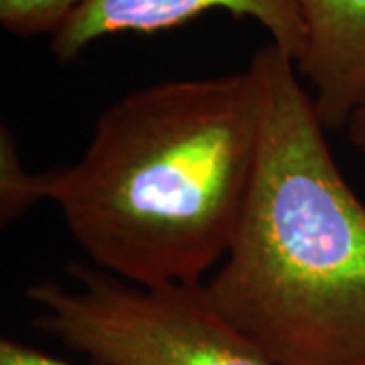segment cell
Listing matches in <instances>:
<instances>
[{
	"instance_id": "1",
	"label": "cell",
	"mask_w": 365,
	"mask_h": 365,
	"mask_svg": "<svg viewBox=\"0 0 365 365\" xmlns=\"http://www.w3.org/2000/svg\"><path fill=\"white\" fill-rule=\"evenodd\" d=\"M266 114L260 71L170 79L108 106L78 163L37 173L102 272L143 288L203 284L248 201Z\"/></svg>"
},
{
	"instance_id": "2",
	"label": "cell",
	"mask_w": 365,
	"mask_h": 365,
	"mask_svg": "<svg viewBox=\"0 0 365 365\" xmlns=\"http://www.w3.org/2000/svg\"><path fill=\"white\" fill-rule=\"evenodd\" d=\"M266 90L258 169L205 294L276 365L365 361V205L341 175L294 61L254 53Z\"/></svg>"
},
{
	"instance_id": "3",
	"label": "cell",
	"mask_w": 365,
	"mask_h": 365,
	"mask_svg": "<svg viewBox=\"0 0 365 365\" xmlns=\"http://www.w3.org/2000/svg\"><path fill=\"white\" fill-rule=\"evenodd\" d=\"M73 287L26 290L41 331L98 365H276L209 302L203 284L143 288L71 266Z\"/></svg>"
},
{
	"instance_id": "4",
	"label": "cell",
	"mask_w": 365,
	"mask_h": 365,
	"mask_svg": "<svg viewBox=\"0 0 365 365\" xmlns=\"http://www.w3.org/2000/svg\"><path fill=\"white\" fill-rule=\"evenodd\" d=\"M217 9L258 21L270 33V43L299 63L307 47L299 0H88L53 35L49 47L55 59L67 63L98 39L120 33L153 35Z\"/></svg>"
},
{
	"instance_id": "5",
	"label": "cell",
	"mask_w": 365,
	"mask_h": 365,
	"mask_svg": "<svg viewBox=\"0 0 365 365\" xmlns=\"http://www.w3.org/2000/svg\"><path fill=\"white\" fill-rule=\"evenodd\" d=\"M307 47L299 76L314 88L325 128H345L365 98V0H299Z\"/></svg>"
},
{
	"instance_id": "6",
	"label": "cell",
	"mask_w": 365,
	"mask_h": 365,
	"mask_svg": "<svg viewBox=\"0 0 365 365\" xmlns=\"http://www.w3.org/2000/svg\"><path fill=\"white\" fill-rule=\"evenodd\" d=\"M88 0H0V25L14 37L55 35Z\"/></svg>"
},
{
	"instance_id": "7",
	"label": "cell",
	"mask_w": 365,
	"mask_h": 365,
	"mask_svg": "<svg viewBox=\"0 0 365 365\" xmlns=\"http://www.w3.org/2000/svg\"><path fill=\"white\" fill-rule=\"evenodd\" d=\"M37 173H29L21 165L13 134H0V217L2 223L14 222L33 203H37Z\"/></svg>"
},
{
	"instance_id": "8",
	"label": "cell",
	"mask_w": 365,
	"mask_h": 365,
	"mask_svg": "<svg viewBox=\"0 0 365 365\" xmlns=\"http://www.w3.org/2000/svg\"><path fill=\"white\" fill-rule=\"evenodd\" d=\"M0 365H71L14 339L0 341Z\"/></svg>"
},
{
	"instance_id": "9",
	"label": "cell",
	"mask_w": 365,
	"mask_h": 365,
	"mask_svg": "<svg viewBox=\"0 0 365 365\" xmlns=\"http://www.w3.org/2000/svg\"><path fill=\"white\" fill-rule=\"evenodd\" d=\"M345 132L349 143L365 155V98L359 102V106L353 110L351 118L345 124Z\"/></svg>"
},
{
	"instance_id": "10",
	"label": "cell",
	"mask_w": 365,
	"mask_h": 365,
	"mask_svg": "<svg viewBox=\"0 0 365 365\" xmlns=\"http://www.w3.org/2000/svg\"><path fill=\"white\" fill-rule=\"evenodd\" d=\"M361 365H365V361H364V364H361Z\"/></svg>"
}]
</instances>
